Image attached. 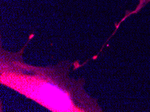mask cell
I'll list each match as a JSON object with an SVG mask.
<instances>
[{"mask_svg": "<svg viewBox=\"0 0 150 112\" xmlns=\"http://www.w3.org/2000/svg\"><path fill=\"white\" fill-rule=\"evenodd\" d=\"M149 2H150V0H145V1L144 2V3H143V4H142V6H141V7H140V8H139V10H137V13H138L139 12V11L141 10H142V9L143 8H144V7L145 6H146L147 5V4H149Z\"/></svg>", "mask_w": 150, "mask_h": 112, "instance_id": "obj_2", "label": "cell"}, {"mask_svg": "<svg viewBox=\"0 0 150 112\" xmlns=\"http://www.w3.org/2000/svg\"><path fill=\"white\" fill-rule=\"evenodd\" d=\"M24 48L9 52L1 48L0 83L54 112L102 111L84 89V79L69 77L71 64L39 67L22 60Z\"/></svg>", "mask_w": 150, "mask_h": 112, "instance_id": "obj_1", "label": "cell"}]
</instances>
